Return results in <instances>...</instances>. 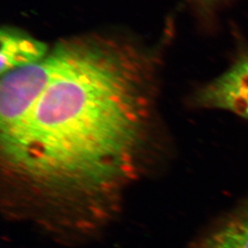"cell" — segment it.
Wrapping results in <instances>:
<instances>
[{"mask_svg":"<svg viewBox=\"0 0 248 248\" xmlns=\"http://www.w3.org/2000/svg\"><path fill=\"white\" fill-rule=\"evenodd\" d=\"M201 1L206 6H217L221 3L226 2L227 0H201Z\"/></svg>","mask_w":248,"mask_h":248,"instance_id":"cell-5","label":"cell"},{"mask_svg":"<svg viewBox=\"0 0 248 248\" xmlns=\"http://www.w3.org/2000/svg\"><path fill=\"white\" fill-rule=\"evenodd\" d=\"M154 54L103 35L60 42L2 75V168L43 202L33 222L63 239L99 230L140 166L155 109Z\"/></svg>","mask_w":248,"mask_h":248,"instance_id":"cell-1","label":"cell"},{"mask_svg":"<svg viewBox=\"0 0 248 248\" xmlns=\"http://www.w3.org/2000/svg\"><path fill=\"white\" fill-rule=\"evenodd\" d=\"M196 100L201 106L226 109L248 119V52L201 89Z\"/></svg>","mask_w":248,"mask_h":248,"instance_id":"cell-2","label":"cell"},{"mask_svg":"<svg viewBox=\"0 0 248 248\" xmlns=\"http://www.w3.org/2000/svg\"><path fill=\"white\" fill-rule=\"evenodd\" d=\"M49 48L45 43L20 31L3 28L1 31V76L42 60Z\"/></svg>","mask_w":248,"mask_h":248,"instance_id":"cell-3","label":"cell"},{"mask_svg":"<svg viewBox=\"0 0 248 248\" xmlns=\"http://www.w3.org/2000/svg\"><path fill=\"white\" fill-rule=\"evenodd\" d=\"M190 248H248V206L222 219Z\"/></svg>","mask_w":248,"mask_h":248,"instance_id":"cell-4","label":"cell"}]
</instances>
